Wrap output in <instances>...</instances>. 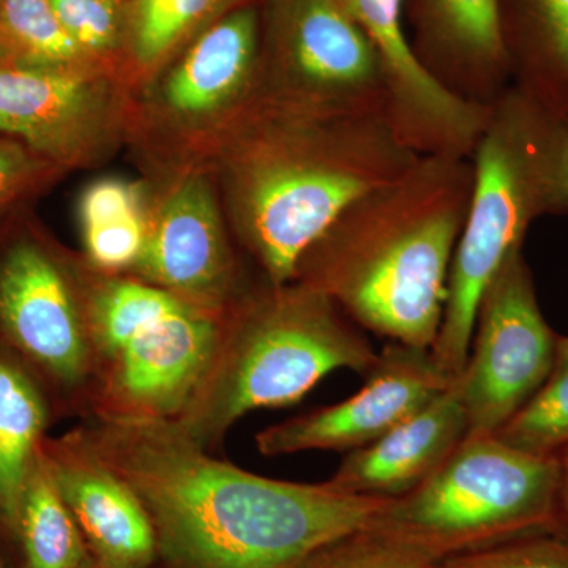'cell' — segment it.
I'll return each mask as SVG.
<instances>
[{"label": "cell", "instance_id": "1", "mask_svg": "<svg viewBox=\"0 0 568 568\" xmlns=\"http://www.w3.org/2000/svg\"><path fill=\"white\" fill-rule=\"evenodd\" d=\"M85 420L92 446L140 496L173 568H295L368 528L388 500L257 476L212 457L174 420Z\"/></svg>", "mask_w": 568, "mask_h": 568}, {"label": "cell", "instance_id": "2", "mask_svg": "<svg viewBox=\"0 0 568 568\" xmlns=\"http://www.w3.org/2000/svg\"><path fill=\"white\" fill-rule=\"evenodd\" d=\"M418 156L384 112L260 95L207 168L239 250L261 278L284 284L347 205Z\"/></svg>", "mask_w": 568, "mask_h": 568}, {"label": "cell", "instance_id": "3", "mask_svg": "<svg viewBox=\"0 0 568 568\" xmlns=\"http://www.w3.org/2000/svg\"><path fill=\"white\" fill-rule=\"evenodd\" d=\"M470 189V159L418 156L339 213L302 256L294 282L327 295L364 331L432 349Z\"/></svg>", "mask_w": 568, "mask_h": 568}, {"label": "cell", "instance_id": "4", "mask_svg": "<svg viewBox=\"0 0 568 568\" xmlns=\"http://www.w3.org/2000/svg\"><path fill=\"white\" fill-rule=\"evenodd\" d=\"M473 189L448 275L433 357L455 377L469 357L481 295L526 233L545 216L568 215V115L515 85L488 104L470 155Z\"/></svg>", "mask_w": 568, "mask_h": 568}, {"label": "cell", "instance_id": "5", "mask_svg": "<svg viewBox=\"0 0 568 568\" xmlns=\"http://www.w3.org/2000/svg\"><path fill=\"white\" fill-rule=\"evenodd\" d=\"M327 295L260 278L223 315L207 372L175 424L205 450L256 409L301 402L336 369L368 375L375 347Z\"/></svg>", "mask_w": 568, "mask_h": 568}, {"label": "cell", "instance_id": "6", "mask_svg": "<svg viewBox=\"0 0 568 568\" xmlns=\"http://www.w3.org/2000/svg\"><path fill=\"white\" fill-rule=\"evenodd\" d=\"M81 290L92 353L84 418L175 420L207 372L223 315L82 257Z\"/></svg>", "mask_w": 568, "mask_h": 568}, {"label": "cell", "instance_id": "7", "mask_svg": "<svg viewBox=\"0 0 568 568\" xmlns=\"http://www.w3.org/2000/svg\"><path fill=\"white\" fill-rule=\"evenodd\" d=\"M366 530L429 564L514 538L564 536L560 458L467 433L424 484L388 499Z\"/></svg>", "mask_w": 568, "mask_h": 568}, {"label": "cell", "instance_id": "8", "mask_svg": "<svg viewBox=\"0 0 568 568\" xmlns=\"http://www.w3.org/2000/svg\"><path fill=\"white\" fill-rule=\"evenodd\" d=\"M260 95L257 0L227 13L132 88L125 148L149 182L207 168Z\"/></svg>", "mask_w": 568, "mask_h": 568}, {"label": "cell", "instance_id": "9", "mask_svg": "<svg viewBox=\"0 0 568 568\" xmlns=\"http://www.w3.org/2000/svg\"><path fill=\"white\" fill-rule=\"evenodd\" d=\"M0 346L63 406L88 416L92 353L81 256L54 241L31 211L0 226Z\"/></svg>", "mask_w": 568, "mask_h": 568}, {"label": "cell", "instance_id": "10", "mask_svg": "<svg viewBox=\"0 0 568 568\" xmlns=\"http://www.w3.org/2000/svg\"><path fill=\"white\" fill-rule=\"evenodd\" d=\"M261 95L388 118L375 44L334 0H260Z\"/></svg>", "mask_w": 568, "mask_h": 568}, {"label": "cell", "instance_id": "11", "mask_svg": "<svg viewBox=\"0 0 568 568\" xmlns=\"http://www.w3.org/2000/svg\"><path fill=\"white\" fill-rule=\"evenodd\" d=\"M130 92L106 70L0 65V133L67 173L95 170L125 149Z\"/></svg>", "mask_w": 568, "mask_h": 568}, {"label": "cell", "instance_id": "12", "mask_svg": "<svg viewBox=\"0 0 568 568\" xmlns=\"http://www.w3.org/2000/svg\"><path fill=\"white\" fill-rule=\"evenodd\" d=\"M149 185L148 237L130 275L224 315L253 282L212 171L193 168Z\"/></svg>", "mask_w": 568, "mask_h": 568}, {"label": "cell", "instance_id": "13", "mask_svg": "<svg viewBox=\"0 0 568 568\" xmlns=\"http://www.w3.org/2000/svg\"><path fill=\"white\" fill-rule=\"evenodd\" d=\"M556 346L519 250L481 295L469 357L457 376L469 433H496L521 409L551 373Z\"/></svg>", "mask_w": 568, "mask_h": 568}, {"label": "cell", "instance_id": "14", "mask_svg": "<svg viewBox=\"0 0 568 568\" xmlns=\"http://www.w3.org/2000/svg\"><path fill=\"white\" fill-rule=\"evenodd\" d=\"M357 394L257 433L264 457L306 450L353 452L369 446L443 394L454 377L432 349L388 342Z\"/></svg>", "mask_w": 568, "mask_h": 568}, {"label": "cell", "instance_id": "15", "mask_svg": "<svg viewBox=\"0 0 568 568\" xmlns=\"http://www.w3.org/2000/svg\"><path fill=\"white\" fill-rule=\"evenodd\" d=\"M375 44L386 71L388 121L420 155L470 159L488 106L467 103L437 84L417 61L406 32V0H334Z\"/></svg>", "mask_w": 568, "mask_h": 568}, {"label": "cell", "instance_id": "16", "mask_svg": "<svg viewBox=\"0 0 568 568\" xmlns=\"http://www.w3.org/2000/svg\"><path fill=\"white\" fill-rule=\"evenodd\" d=\"M41 458L52 484L104 568H149L159 556L155 529L132 485L92 446L82 426L44 437Z\"/></svg>", "mask_w": 568, "mask_h": 568}, {"label": "cell", "instance_id": "17", "mask_svg": "<svg viewBox=\"0 0 568 568\" xmlns=\"http://www.w3.org/2000/svg\"><path fill=\"white\" fill-rule=\"evenodd\" d=\"M405 13L414 55L452 95L488 106L510 85L499 0H406Z\"/></svg>", "mask_w": 568, "mask_h": 568}, {"label": "cell", "instance_id": "18", "mask_svg": "<svg viewBox=\"0 0 568 568\" xmlns=\"http://www.w3.org/2000/svg\"><path fill=\"white\" fill-rule=\"evenodd\" d=\"M469 433L457 376L450 386L383 437L347 454L328 487L346 495L396 499L443 465Z\"/></svg>", "mask_w": 568, "mask_h": 568}, {"label": "cell", "instance_id": "19", "mask_svg": "<svg viewBox=\"0 0 568 568\" xmlns=\"http://www.w3.org/2000/svg\"><path fill=\"white\" fill-rule=\"evenodd\" d=\"M510 84L568 115V0H499Z\"/></svg>", "mask_w": 568, "mask_h": 568}, {"label": "cell", "instance_id": "20", "mask_svg": "<svg viewBox=\"0 0 568 568\" xmlns=\"http://www.w3.org/2000/svg\"><path fill=\"white\" fill-rule=\"evenodd\" d=\"M151 185L106 175L82 189L77 204L81 257L100 274L130 275L144 250Z\"/></svg>", "mask_w": 568, "mask_h": 568}, {"label": "cell", "instance_id": "21", "mask_svg": "<svg viewBox=\"0 0 568 568\" xmlns=\"http://www.w3.org/2000/svg\"><path fill=\"white\" fill-rule=\"evenodd\" d=\"M50 420L47 387L21 358L0 346V519L11 532Z\"/></svg>", "mask_w": 568, "mask_h": 568}, {"label": "cell", "instance_id": "22", "mask_svg": "<svg viewBox=\"0 0 568 568\" xmlns=\"http://www.w3.org/2000/svg\"><path fill=\"white\" fill-rule=\"evenodd\" d=\"M253 2L257 0H126L123 74L130 88L151 78L227 13Z\"/></svg>", "mask_w": 568, "mask_h": 568}, {"label": "cell", "instance_id": "23", "mask_svg": "<svg viewBox=\"0 0 568 568\" xmlns=\"http://www.w3.org/2000/svg\"><path fill=\"white\" fill-rule=\"evenodd\" d=\"M14 534L22 544L26 568H95L99 564L40 452L26 480Z\"/></svg>", "mask_w": 568, "mask_h": 568}, {"label": "cell", "instance_id": "24", "mask_svg": "<svg viewBox=\"0 0 568 568\" xmlns=\"http://www.w3.org/2000/svg\"><path fill=\"white\" fill-rule=\"evenodd\" d=\"M0 65L103 70L71 40L50 0H0Z\"/></svg>", "mask_w": 568, "mask_h": 568}, {"label": "cell", "instance_id": "25", "mask_svg": "<svg viewBox=\"0 0 568 568\" xmlns=\"http://www.w3.org/2000/svg\"><path fill=\"white\" fill-rule=\"evenodd\" d=\"M493 435L536 457L568 452V336H558L555 365L541 387Z\"/></svg>", "mask_w": 568, "mask_h": 568}, {"label": "cell", "instance_id": "26", "mask_svg": "<svg viewBox=\"0 0 568 568\" xmlns=\"http://www.w3.org/2000/svg\"><path fill=\"white\" fill-rule=\"evenodd\" d=\"M71 40L85 58L111 73L123 74L126 0H50ZM126 81V80H125Z\"/></svg>", "mask_w": 568, "mask_h": 568}, {"label": "cell", "instance_id": "27", "mask_svg": "<svg viewBox=\"0 0 568 568\" xmlns=\"http://www.w3.org/2000/svg\"><path fill=\"white\" fill-rule=\"evenodd\" d=\"M67 174L28 145L0 133V226L31 211L33 201Z\"/></svg>", "mask_w": 568, "mask_h": 568}, {"label": "cell", "instance_id": "28", "mask_svg": "<svg viewBox=\"0 0 568 568\" xmlns=\"http://www.w3.org/2000/svg\"><path fill=\"white\" fill-rule=\"evenodd\" d=\"M433 568H568V537L537 534L452 556Z\"/></svg>", "mask_w": 568, "mask_h": 568}, {"label": "cell", "instance_id": "29", "mask_svg": "<svg viewBox=\"0 0 568 568\" xmlns=\"http://www.w3.org/2000/svg\"><path fill=\"white\" fill-rule=\"evenodd\" d=\"M295 568H433V564L364 529L317 549Z\"/></svg>", "mask_w": 568, "mask_h": 568}, {"label": "cell", "instance_id": "30", "mask_svg": "<svg viewBox=\"0 0 568 568\" xmlns=\"http://www.w3.org/2000/svg\"><path fill=\"white\" fill-rule=\"evenodd\" d=\"M560 508H562L564 536L568 537V452L560 457Z\"/></svg>", "mask_w": 568, "mask_h": 568}, {"label": "cell", "instance_id": "31", "mask_svg": "<svg viewBox=\"0 0 568 568\" xmlns=\"http://www.w3.org/2000/svg\"><path fill=\"white\" fill-rule=\"evenodd\" d=\"M95 568H104V567L100 566V564H97Z\"/></svg>", "mask_w": 568, "mask_h": 568}, {"label": "cell", "instance_id": "32", "mask_svg": "<svg viewBox=\"0 0 568 568\" xmlns=\"http://www.w3.org/2000/svg\"><path fill=\"white\" fill-rule=\"evenodd\" d=\"M0 568H2V567H0Z\"/></svg>", "mask_w": 568, "mask_h": 568}]
</instances>
